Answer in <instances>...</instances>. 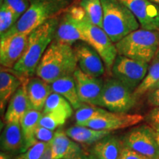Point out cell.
<instances>
[{"mask_svg": "<svg viewBox=\"0 0 159 159\" xmlns=\"http://www.w3.org/2000/svg\"><path fill=\"white\" fill-rule=\"evenodd\" d=\"M59 19L52 18L31 32L21 58L13 66V71L21 78L33 76L49 45L54 40Z\"/></svg>", "mask_w": 159, "mask_h": 159, "instance_id": "obj_1", "label": "cell"}, {"mask_svg": "<svg viewBox=\"0 0 159 159\" xmlns=\"http://www.w3.org/2000/svg\"><path fill=\"white\" fill-rule=\"evenodd\" d=\"M77 59L71 45L53 40L40 61L35 75L51 84L57 79L74 75Z\"/></svg>", "mask_w": 159, "mask_h": 159, "instance_id": "obj_2", "label": "cell"}, {"mask_svg": "<svg viewBox=\"0 0 159 159\" xmlns=\"http://www.w3.org/2000/svg\"><path fill=\"white\" fill-rule=\"evenodd\" d=\"M70 0H30V5L17 22L0 38L21 33L29 35L68 7Z\"/></svg>", "mask_w": 159, "mask_h": 159, "instance_id": "obj_3", "label": "cell"}, {"mask_svg": "<svg viewBox=\"0 0 159 159\" xmlns=\"http://www.w3.org/2000/svg\"><path fill=\"white\" fill-rule=\"evenodd\" d=\"M102 29L114 43L135 30L140 25L132 12L119 0H101Z\"/></svg>", "mask_w": 159, "mask_h": 159, "instance_id": "obj_4", "label": "cell"}, {"mask_svg": "<svg viewBox=\"0 0 159 159\" xmlns=\"http://www.w3.org/2000/svg\"><path fill=\"white\" fill-rule=\"evenodd\" d=\"M118 55L149 63L159 49V30L139 29L115 43Z\"/></svg>", "mask_w": 159, "mask_h": 159, "instance_id": "obj_5", "label": "cell"}, {"mask_svg": "<svg viewBox=\"0 0 159 159\" xmlns=\"http://www.w3.org/2000/svg\"><path fill=\"white\" fill-rule=\"evenodd\" d=\"M136 99L134 91L113 77L104 82L99 107L111 112L127 113L134 106Z\"/></svg>", "mask_w": 159, "mask_h": 159, "instance_id": "obj_6", "label": "cell"}, {"mask_svg": "<svg viewBox=\"0 0 159 159\" xmlns=\"http://www.w3.org/2000/svg\"><path fill=\"white\" fill-rule=\"evenodd\" d=\"M78 24L85 37V42L99 53L107 70L111 72L114 61L118 55L115 43L104 30L91 23L86 16L82 20L78 21Z\"/></svg>", "mask_w": 159, "mask_h": 159, "instance_id": "obj_7", "label": "cell"}, {"mask_svg": "<svg viewBox=\"0 0 159 159\" xmlns=\"http://www.w3.org/2000/svg\"><path fill=\"white\" fill-rule=\"evenodd\" d=\"M123 146L150 159H159V147L156 132L149 125L131 129L122 139Z\"/></svg>", "mask_w": 159, "mask_h": 159, "instance_id": "obj_8", "label": "cell"}, {"mask_svg": "<svg viewBox=\"0 0 159 159\" xmlns=\"http://www.w3.org/2000/svg\"><path fill=\"white\" fill-rule=\"evenodd\" d=\"M149 63L118 55L111 69V74L133 91L146 76Z\"/></svg>", "mask_w": 159, "mask_h": 159, "instance_id": "obj_9", "label": "cell"}, {"mask_svg": "<svg viewBox=\"0 0 159 159\" xmlns=\"http://www.w3.org/2000/svg\"><path fill=\"white\" fill-rule=\"evenodd\" d=\"M73 77L80 100L84 104L99 106L104 85L102 80L85 74L79 67L76 69Z\"/></svg>", "mask_w": 159, "mask_h": 159, "instance_id": "obj_10", "label": "cell"}, {"mask_svg": "<svg viewBox=\"0 0 159 159\" xmlns=\"http://www.w3.org/2000/svg\"><path fill=\"white\" fill-rule=\"evenodd\" d=\"M135 16L142 29L159 30V5L150 0H119Z\"/></svg>", "mask_w": 159, "mask_h": 159, "instance_id": "obj_11", "label": "cell"}, {"mask_svg": "<svg viewBox=\"0 0 159 159\" xmlns=\"http://www.w3.org/2000/svg\"><path fill=\"white\" fill-rule=\"evenodd\" d=\"M144 119V116L140 114L116 113L107 111L102 116L90 121L84 126L96 130L113 131L134 126L142 122Z\"/></svg>", "mask_w": 159, "mask_h": 159, "instance_id": "obj_12", "label": "cell"}, {"mask_svg": "<svg viewBox=\"0 0 159 159\" xmlns=\"http://www.w3.org/2000/svg\"><path fill=\"white\" fill-rule=\"evenodd\" d=\"M77 65L81 71L91 76L100 77L105 74V63L102 57L88 43H77L74 47Z\"/></svg>", "mask_w": 159, "mask_h": 159, "instance_id": "obj_13", "label": "cell"}, {"mask_svg": "<svg viewBox=\"0 0 159 159\" xmlns=\"http://www.w3.org/2000/svg\"><path fill=\"white\" fill-rule=\"evenodd\" d=\"M28 35L16 33L1 39L0 63L5 68H13L21 58L27 45Z\"/></svg>", "mask_w": 159, "mask_h": 159, "instance_id": "obj_14", "label": "cell"}, {"mask_svg": "<svg viewBox=\"0 0 159 159\" xmlns=\"http://www.w3.org/2000/svg\"><path fill=\"white\" fill-rule=\"evenodd\" d=\"M79 20L72 16L69 11L59 20L54 40L72 45L78 41L85 42V37L78 24Z\"/></svg>", "mask_w": 159, "mask_h": 159, "instance_id": "obj_15", "label": "cell"}, {"mask_svg": "<svg viewBox=\"0 0 159 159\" xmlns=\"http://www.w3.org/2000/svg\"><path fill=\"white\" fill-rule=\"evenodd\" d=\"M28 78L23 81L22 85L16 91L9 101L4 117L6 123H20L26 113L32 108L26 91V80Z\"/></svg>", "mask_w": 159, "mask_h": 159, "instance_id": "obj_16", "label": "cell"}, {"mask_svg": "<svg viewBox=\"0 0 159 159\" xmlns=\"http://www.w3.org/2000/svg\"><path fill=\"white\" fill-rule=\"evenodd\" d=\"M52 156L54 159H69L83 153L78 143L67 136L66 131L58 130L50 142Z\"/></svg>", "mask_w": 159, "mask_h": 159, "instance_id": "obj_17", "label": "cell"}, {"mask_svg": "<svg viewBox=\"0 0 159 159\" xmlns=\"http://www.w3.org/2000/svg\"><path fill=\"white\" fill-rule=\"evenodd\" d=\"M26 91L31 108L39 111H43L46 101L52 93L50 84L39 77L26 80Z\"/></svg>", "mask_w": 159, "mask_h": 159, "instance_id": "obj_18", "label": "cell"}, {"mask_svg": "<svg viewBox=\"0 0 159 159\" xmlns=\"http://www.w3.org/2000/svg\"><path fill=\"white\" fill-rule=\"evenodd\" d=\"M1 150L9 153L25 152V139L20 123H6L1 135Z\"/></svg>", "mask_w": 159, "mask_h": 159, "instance_id": "obj_19", "label": "cell"}, {"mask_svg": "<svg viewBox=\"0 0 159 159\" xmlns=\"http://www.w3.org/2000/svg\"><path fill=\"white\" fill-rule=\"evenodd\" d=\"M123 147L122 142L110 134L92 145L91 156L97 159H119Z\"/></svg>", "mask_w": 159, "mask_h": 159, "instance_id": "obj_20", "label": "cell"}, {"mask_svg": "<svg viewBox=\"0 0 159 159\" xmlns=\"http://www.w3.org/2000/svg\"><path fill=\"white\" fill-rule=\"evenodd\" d=\"M50 85L52 92L57 93L64 97L75 110H77L84 104L79 99L73 75L57 79L52 83Z\"/></svg>", "mask_w": 159, "mask_h": 159, "instance_id": "obj_21", "label": "cell"}, {"mask_svg": "<svg viewBox=\"0 0 159 159\" xmlns=\"http://www.w3.org/2000/svg\"><path fill=\"white\" fill-rule=\"evenodd\" d=\"M67 136L79 144H94L105 136L111 134V131L96 130L86 126L75 125L66 130Z\"/></svg>", "mask_w": 159, "mask_h": 159, "instance_id": "obj_22", "label": "cell"}, {"mask_svg": "<svg viewBox=\"0 0 159 159\" xmlns=\"http://www.w3.org/2000/svg\"><path fill=\"white\" fill-rule=\"evenodd\" d=\"M27 78H21L8 71L1 69L0 72V108L1 112L5 110L8 101L15 94L23 81Z\"/></svg>", "mask_w": 159, "mask_h": 159, "instance_id": "obj_23", "label": "cell"}, {"mask_svg": "<svg viewBox=\"0 0 159 159\" xmlns=\"http://www.w3.org/2000/svg\"><path fill=\"white\" fill-rule=\"evenodd\" d=\"M42 114L35 109H30L20 122L25 142V151L38 142L35 139V131L39 126Z\"/></svg>", "mask_w": 159, "mask_h": 159, "instance_id": "obj_24", "label": "cell"}, {"mask_svg": "<svg viewBox=\"0 0 159 159\" xmlns=\"http://www.w3.org/2000/svg\"><path fill=\"white\" fill-rule=\"evenodd\" d=\"M73 107L64 97L57 93L52 92L46 101L43 114H57L69 119L73 114Z\"/></svg>", "mask_w": 159, "mask_h": 159, "instance_id": "obj_25", "label": "cell"}, {"mask_svg": "<svg viewBox=\"0 0 159 159\" xmlns=\"http://www.w3.org/2000/svg\"><path fill=\"white\" fill-rule=\"evenodd\" d=\"M159 82V59L156 57L149 66L146 76L134 91L136 99L142 97L147 92L153 90L155 86Z\"/></svg>", "mask_w": 159, "mask_h": 159, "instance_id": "obj_26", "label": "cell"}, {"mask_svg": "<svg viewBox=\"0 0 159 159\" xmlns=\"http://www.w3.org/2000/svg\"><path fill=\"white\" fill-rule=\"evenodd\" d=\"M80 6L89 21L102 28L103 8L101 0H81Z\"/></svg>", "mask_w": 159, "mask_h": 159, "instance_id": "obj_27", "label": "cell"}, {"mask_svg": "<svg viewBox=\"0 0 159 159\" xmlns=\"http://www.w3.org/2000/svg\"><path fill=\"white\" fill-rule=\"evenodd\" d=\"M107 111L108 110L99 106L83 104L75 112V117L76 124L77 125L84 126L90 121L102 116L107 112Z\"/></svg>", "mask_w": 159, "mask_h": 159, "instance_id": "obj_28", "label": "cell"}, {"mask_svg": "<svg viewBox=\"0 0 159 159\" xmlns=\"http://www.w3.org/2000/svg\"><path fill=\"white\" fill-rule=\"evenodd\" d=\"M18 20L12 10L5 5H1L0 7V36L7 33L13 25L17 22Z\"/></svg>", "mask_w": 159, "mask_h": 159, "instance_id": "obj_29", "label": "cell"}, {"mask_svg": "<svg viewBox=\"0 0 159 159\" xmlns=\"http://www.w3.org/2000/svg\"><path fill=\"white\" fill-rule=\"evenodd\" d=\"M66 117L62 115L53 114H42L41 118L40 119L39 125L48 128L49 130H55L59 127L62 126L65 124L66 121L67 120Z\"/></svg>", "mask_w": 159, "mask_h": 159, "instance_id": "obj_30", "label": "cell"}, {"mask_svg": "<svg viewBox=\"0 0 159 159\" xmlns=\"http://www.w3.org/2000/svg\"><path fill=\"white\" fill-rule=\"evenodd\" d=\"M49 144L38 142L27 149L25 152H21L16 159H40L44 153Z\"/></svg>", "mask_w": 159, "mask_h": 159, "instance_id": "obj_31", "label": "cell"}, {"mask_svg": "<svg viewBox=\"0 0 159 159\" xmlns=\"http://www.w3.org/2000/svg\"><path fill=\"white\" fill-rule=\"evenodd\" d=\"M14 13L16 19L19 20L20 17L27 11L30 5V0H4L3 3Z\"/></svg>", "mask_w": 159, "mask_h": 159, "instance_id": "obj_32", "label": "cell"}, {"mask_svg": "<svg viewBox=\"0 0 159 159\" xmlns=\"http://www.w3.org/2000/svg\"><path fill=\"white\" fill-rule=\"evenodd\" d=\"M35 139L38 142H45L49 144L55 136L54 130H49L44 127L39 125L35 131Z\"/></svg>", "mask_w": 159, "mask_h": 159, "instance_id": "obj_33", "label": "cell"}, {"mask_svg": "<svg viewBox=\"0 0 159 159\" xmlns=\"http://www.w3.org/2000/svg\"><path fill=\"white\" fill-rule=\"evenodd\" d=\"M148 124L154 130L159 129V106L155 107L144 118Z\"/></svg>", "mask_w": 159, "mask_h": 159, "instance_id": "obj_34", "label": "cell"}, {"mask_svg": "<svg viewBox=\"0 0 159 159\" xmlns=\"http://www.w3.org/2000/svg\"><path fill=\"white\" fill-rule=\"evenodd\" d=\"M119 159H150L142 155L130 150L126 147H123Z\"/></svg>", "mask_w": 159, "mask_h": 159, "instance_id": "obj_35", "label": "cell"}, {"mask_svg": "<svg viewBox=\"0 0 159 159\" xmlns=\"http://www.w3.org/2000/svg\"><path fill=\"white\" fill-rule=\"evenodd\" d=\"M148 103L154 107L159 106V88L153 89L150 92L148 97Z\"/></svg>", "mask_w": 159, "mask_h": 159, "instance_id": "obj_36", "label": "cell"}, {"mask_svg": "<svg viewBox=\"0 0 159 159\" xmlns=\"http://www.w3.org/2000/svg\"><path fill=\"white\" fill-rule=\"evenodd\" d=\"M40 159H54L52 156V152H51V148H50V144H49V146L47 147V150L44 152V153Z\"/></svg>", "mask_w": 159, "mask_h": 159, "instance_id": "obj_37", "label": "cell"}, {"mask_svg": "<svg viewBox=\"0 0 159 159\" xmlns=\"http://www.w3.org/2000/svg\"><path fill=\"white\" fill-rule=\"evenodd\" d=\"M0 159H13L12 156L10 155L9 152H6L2 151L0 154Z\"/></svg>", "mask_w": 159, "mask_h": 159, "instance_id": "obj_38", "label": "cell"}, {"mask_svg": "<svg viewBox=\"0 0 159 159\" xmlns=\"http://www.w3.org/2000/svg\"><path fill=\"white\" fill-rule=\"evenodd\" d=\"M69 159H91V156H86V155L84 154L83 152V153L80 154V155H78V156H76L73 157V158H71Z\"/></svg>", "mask_w": 159, "mask_h": 159, "instance_id": "obj_39", "label": "cell"}, {"mask_svg": "<svg viewBox=\"0 0 159 159\" xmlns=\"http://www.w3.org/2000/svg\"><path fill=\"white\" fill-rule=\"evenodd\" d=\"M155 132H156V140H157V142H158V147H159V129L155 130Z\"/></svg>", "mask_w": 159, "mask_h": 159, "instance_id": "obj_40", "label": "cell"}, {"mask_svg": "<svg viewBox=\"0 0 159 159\" xmlns=\"http://www.w3.org/2000/svg\"><path fill=\"white\" fill-rule=\"evenodd\" d=\"M150 2H153L155 4H156V5H159V0H150Z\"/></svg>", "mask_w": 159, "mask_h": 159, "instance_id": "obj_41", "label": "cell"}, {"mask_svg": "<svg viewBox=\"0 0 159 159\" xmlns=\"http://www.w3.org/2000/svg\"><path fill=\"white\" fill-rule=\"evenodd\" d=\"M158 88H159V82L157 83V85H156V86H155V88H154V89H158Z\"/></svg>", "mask_w": 159, "mask_h": 159, "instance_id": "obj_42", "label": "cell"}, {"mask_svg": "<svg viewBox=\"0 0 159 159\" xmlns=\"http://www.w3.org/2000/svg\"><path fill=\"white\" fill-rule=\"evenodd\" d=\"M157 58H158L159 59V49H158V52H157V54H156V56Z\"/></svg>", "mask_w": 159, "mask_h": 159, "instance_id": "obj_43", "label": "cell"}, {"mask_svg": "<svg viewBox=\"0 0 159 159\" xmlns=\"http://www.w3.org/2000/svg\"><path fill=\"white\" fill-rule=\"evenodd\" d=\"M91 159H97V158H94V157L93 156H91Z\"/></svg>", "mask_w": 159, "mask_h": 159, "instance_id": "obj_44", "label": "cell"}, {"mask_svg": "<svg viewBox=\"0 0 159 159\" xmlns=\"http://www.w3.org/2000/svg\"><path fill=\"white\" fill-rule=\"evenodd\" d=\"M3 2H4V0H0V3H1V5H2Z\"/></svg>", "mask_w": 159, "mask_h": 159, "instance_id": "obj_45", "label": "cell"}]
</instances>
